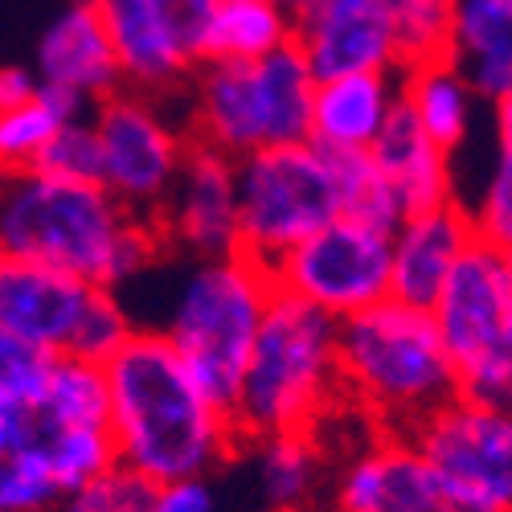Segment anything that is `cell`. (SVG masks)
<instances>
[{
    "mask_svg": "<svg viewBox=\"0 0 512 512\" xmlns=\"http://www.w3.org/2000/svg\"><path fill=\"white\" fill-rule=\"evenodd\" d=\"M447 58L480 103H512V0H451Z\"/></svg>",
    "mask_w": 512,
    "mask_h": 512,
    "instance_id": "44dd1931",
    "label": "cell"
},
{
    "mask_svg": "<svg viewBox=\"0 0 512 512\" xmlns=\"http://www.w3.org/2000/svg\"><path fill=\"white\" fill-rule=\"evenodd\" d=\"M0 324L46 357L74 353L87 361H103L136 328L119 291L5 250H0Z\"/></svg>",
    "mask_w": 512,
    "mask_h": 512,
    "instance_id": "9c48e42d",
    "label": "cell"
},
{
    "mask_svg": "<svg viewBox=\"0 0 512 512\" xmlns=\"http://www.w3.org/2000/svg\"><path fill=\"white\" fill-rule=\"evenodd\" d=\"M275 5L283 9V13H291V17H300V13H308L316 0H275Z\"/></svg>",
    "mask_w": 512,
    "mask_h": 512,
    "instance_id": "e575fe53",
    "label": "cell"
},
{
    "mask_svg": "<svg viewBox=\"0 0 512 512\" xmlns=\"http://www.w3.org/2000/svg\"><path fill=\"white\" fill-rule=\"evenodd\" d=\"M87 115L99 140V185L119 205L152 222L193 144L185 119L164 107V95H144L132 87L99 99Z\"/></svg>",
    "mask_w": 512,
    "mask_h": 512,
    "instance_id": "30bf717a",
    "label": "cell"
},
{
    "mask_svg": "<svg viewBox=\"0 0 512 512\" xmlns=\"http://www.w3.org/2000/svg\"><path fill=\"white\" fill-rule=\"evenodd\" d=\"M336 406H345L336 369V320L295 295L271 291L230 402L242 447L271 435H324Z\"/></svg>",
    "mask_w": 512,
    "mask_h": 512,
    "instance_id": "3957f363",
    "label": "cell"
},
{
    "mask_svg": "<svg viewBox=\"0 0 512 512\" xmlns=\"http://www.w3.org/2000/svg\"><path fill=\"white\" fill-rule=\"evenodd\" d=\"M472 238L476 226L459 197L422 213H406L390 234V295L414 308H431Z\"/></svg>",
    "mask_w": 512,
    "mask_h": 512,
    "instance_id": "e0dca14e",
    "label": "cell"
},
{
    "mask_svg": "<svg viewBox=\"0 0 512 512\" xmlns=\"http://www.w3.org/2000/svg\"><path fill=\"white\" fill-rule=\"evenodd\" d=\"M312 87L316 78L295 41L250 62H197L185 78V132L230 160L300 144L308 140Z\"/></svg>",
    "mask_w": 512,
    "mask_h": 512,
    "instance_id": "5b68a950",
    "label": "cell"
},
{
    "mask_svg": "<svg viewBox=\"0 0 512 512\" xmlns=\"http://www.w3.org/2000/svg\"><path fill=\"white\" fill-rule=\"evenodd\" d=\"M148 512H218L213 476H181V480L152 484Z\"/></svg>",
    "mask_w": 512,
    "mask_h": 512,
    "instance_id": "1f68e13d",
    "label": "cell"
},
{
    "mask_svg": "<svg viewBox=\"0 0 512 512\" xmlns=\"http://www.w3.org/2000/svg\"><path fill=\"white\" fill-rule=\"evenodd\" d=\"M336 369L345 406L361 410L373 431L406 435L459 390L431 312L394 295L336 320Z\"/></svg>",
    "mask_w": 512,
    "mask_h": 512,
    "instance_id": "277c9868",
    "label": "cell"
},
{
    "mask_svg": "<svg viewBox=\"0 0 512 512\" xmlns=\"http://www.w3.org/2000/svg\"><path fill=\"white\" fill-rule=\"evenodd\" d=\"M95 5L111 33L123 87L164 99L185 87V78L197 62L173 37V29L160 21L152 0H95Z\"/></svg>",
    "mask_w": 512,
    "mask_h": 512,
    "instance_id": "ac0fdd59",
    "label": "cell"
},
{
    "mask_svg": "<svg viewBox=\"0 0 512 512\" xmlns=\"http://www.w3.org/2000/svg\"><path fill=\"white\" fill-rule=\"evenodd\" d=\"M398 99L414 115V123L431 136L447 156H455L467 140H472L476 123V91L467 87V78L451 58H431L402 66L398 74Z\"/></svg>",
    "mask_w": 512,
    "mask_h": 512,
    "instance_id": "7402d4cb",
    "label": "cell"
},
{
    "mask_svg": "<svg viewBox=\"0 0 512 512\" xmlns=\"http://www.w3.org/2000/svg\"><path fill=\"white\" fill-rule=\"evenodd\" d=\"M213 5H218V0H152V9L160 13V21L168 29H173V37L181 46L193 54V62H197V33H201L205 17L213 13Z\"/></svg>",
    "mask_w": 512,
    "mask_h": 512,
    "instance_id": "d6a6232c",
    "label": "cell"
},
{
    "mask_svg": "<svg viewBox=\"0 0 512 512\" xmlns=\"http://www.w3.org/2000/svg\"><path fill=\"white\" fill-rule=\"evenodd\" d=\"M164 250H185L193 259H213L238 246L234 213V160L205 144H189L181 173L152 218Z\"/></svg>",
    "mask_w": 512,
    "mask_h": 512,
    "instance_id": "9a60e30c",
    "label": "cell"
},
{
    "mask_svg": "<svg viewBox=\"0 0 512 512\" xmlns=\"http://www.w3.org/2000/svg\"><path fill=\"white\" fill-rule=\"evenodd\" d=\"M33 74L41 87L74 95L87 111L123 87L111 33L95 0H66L54 13V21L37 37Z\"/></svg>",
    "mask_w": 512,
    "mask_h": 512,
    "instance_id": "2e32d148",
    "label": "cell"
},
{
    "mask_svg": "<svg viewBox=\"0 0 512 512\" xmlns=\"http://www.w3.org/2000/svg\"><path fill=\"white\" fill-rule=\"evenodd\" d=\"M115 467L144 484L213 476L238 459L234 418L185 369L160 328H132L99 361Z\"/></svg>",
    "mask_w": 512,
    "mask_h": 512,
    "instance_id": "6da1fadb",
    "label": "cell"
},
{
    "mask_svg": "<svg viewBox=\"0 0 512 512\" xmlns=\"http://www.w3.org/2000/svg\"><path fill=\"white\" fill-rule=\"evenodd\" d=\"M295 33V17L275 0H218L197 33V62H250Z\"/></svg>",
    "mask_w": 512,
    "mask_h": 512,
    "instance_id": "603a6c76",
    "label": "cell"
},
{
    "mask_svg": "<svg viewBox=\"0 0 512 512\" xmlns=\"http://www.w3.org/2000/svg\"><path fill=\"white\" fill-rule=\"evenodd\" d=\"M295 50L304 54L312 78L332 74H402L398 17L390 0H316L295 17Z\"/></svg>",
    "mask_w": 512,
    "mask_h": 512,
    "instance_id": "5bb4252c",
    "label": "cell"
},
{
    "mask_svg": "<svg viewBox=\"0 0 512 512\" xmlns=\"http://www.w3.org/2000/svg\"><path fill=\"white\" fill-rule=\"evenodd\" d=\"M259 455V492L267 512H308L328 480V447L320 435H271L250 443Z\"/></svg>",
    "mask_w": 512,
    "mask_h": 512,
    "instance_id": "cb8c5ba5",
    "label": "cell"
},
{
    "mask_svg": "<svg viewBox=\"0 0 512 512\" xmlns=\"http://www.w3.org/2000/svg\"><path fill=\"white\" fill-rule=\"evenodd\" d=\"M369 160L377 164L381 181L390 185L402 218L406 213H422V209H435L455 201V168L451 156L422 132L414 123V115L406 111V103L398 99L390 119L381 123L377 140L369 144Z\"/></svg>",
    "mask_w": 512,
    "mask_h": 512,
    "instance_id": "d6986e66",
    "label": "cell"
},
{
    "mask_svg": "<svg viewBox=\"0 0 512 512\" xmlns=\"http://www.w3.org/2000/svg\"><path fill=\"white\" fill-rule=\"evenodd\" d=\"M33 168H41L50 177H66V181H99V140H95L91 115L66 119L50 136V144L41 148Z\"/></svg>",
    "mask_w": 512,
    "mask_h": 512,
    "instance_id": "f1b7e54d",
    "label": "cell"
},
{
    "mask_svg": "<svg viewBox=\"0 0 512 512\" xmlns=\"http://www.w3.org/2000/svg\"><path fill=\"white\" fill-rule=\"evenodd\" d=\"M431 320L463 394H512V259L508 246L472 238L431 300Z\"/></svg>",
    "mask_w": 512,
    "mask_h": 512,
    "instance_id": "52a82bcc",
    "label": "cell"
},
{
    "mask_svg": "<svg viewBox=\"0 0 512 512\" xmlns=\"http://www.w3.org/2000/svg\"><path fill=\"white\" fill-rule=\"evenodd\" d=\"M37 95V74L33 66H0V111L29 103Z\"/></svg>",
    "mask_w": 512,
    "mask_h": 512,
    "instance_id": "836d02e7",
    "label": "cell"
},
{
    "mask_svg": "<svg viewBox=\"0 0 512 512\" xmlns=\"http://www.w3.org/2000/svg\"><path fill=\"white\" fill-rule=\"evenodd\" d=\"M78 115H87V107H82L74 95L41 87V82H37V95L29 103L5 107L0 111V177L33 168L41 148L50 144V136L66 119H78Z\"/></svg>",
    "mask_w": 512,
    "mask_h": 512,
    "instance_id": "d4e9b609",
    "label": "cell"
},
{
    "mask_svg": "<svg viewBox=\"0 0 512 512\" xmlns=\"http://www.w3.org/2000/svg\"><path fill=\"white\" fill-rule=\"evenodd\" d=\"M238 254L271 267L279 254L304 242L340 213L332 152L312 140L275 144L234 160Z\"/></svg>",
    "mask_w": 512,
    "mask_h": 512,
    "instance_id": "ba28073f",
    "label": "cell"
},
{
    "mask_svg": "<svg viewBox=\"0 0 512 512\" xmlns=\"http://www.w3.org/2000/svg\"><path fill=\"white\" fill-rule=\"evenodd\" d=\"M271 291L275 287L267 267L238 250L197 259L181 279L177 300L160 328L185 369L201 381V390L226 410L238 394Z\"/></svg>",
    "mask_w": 512,
    "mask_h": 512,
    "instance_id": "8992f818",
    "label": "cell"
},
{
    "mask_svg": "<svg viewBox=\"0 0 512 512\" xmlns=\"http://www.w3.org/2000/svg\"><path fill=\"white\" fill-rule=\"evenodd\" d=\"M50 357L21 340L13 328L0 324V402L5 398H25L37 390L41 373H46Z\"/></svg>",
    "mask_w": 512,
    "mask_h": 512,
    "instance_id": "4dcf8cb0",
    "label": "cell"
},
{
    "mask_svg": "<svg viewBox=\"0 0 512 512\" xmlns=\"http://www.w3.org/2000/svg\"><path fill=\"white\" fill-rule=\"evenodd\" d=\"M62 500L50 467L21 435L13 402H0V512H54Z\"/></svg>",
    "mask_w": 512,
    "mask_h": 512,
    "instance_id": "484cf974",
    "label": "cell"
},
{
    "mask_svg": "<svg viewBox=\"0 0 512 512\" xmlns=\"http://www.w3.org/2000/svg\"><path fill=\"white\" fill-rule=\"evenodd\" d=\"M394 103H398V74L361 70V74L316 78L308 140L324 152H369Z\"/></svg>",
    "mask_w": 512,
    "mask_h": 512,
    "instance_id": "ffe728a7",
    "label": "cell"
},
{
    "mask_svg": "<svg viewBox=\"0 0 512 512\" xmlns=\"http://www.w3.org/2000/svg\"><path fill=\"white\" fill-rule=\"evenodd\" d=\"M492 115H496V156L484 177L480 201L467 205V218H472L480 238L496 246H512V103L492 107Z\"/></svg>",
    "mask_w": 512,
    "mask_h": 512,
    "instance_id": "4316f807",
    "label": "cell"
},
{
    "mask_svg": "<svg viewBox=\"0 0 512 512\" xmlns=\"http://www.w3.org/2000/svg\"><path fill=\"white\" fill-rule=\"evenodd\" d=\"M0 250L111 291L168 254L156 226L99 181H66L41 168L0 177Z\"/></svg>",
    "mask_w": 512,
    "mask_h": 512,
    "instance_id": "7a4b0ae2",
    "label": "cell"
},
{
    "mask_svg": "<svg viewBox=\"0 0 512 512\" xmlns=\"http://www.w3.org/2000/svg\"><path fill=\"white\" fill-rule=\"evenodd\" d=\"M148 492H152V484L136 480L132 472H123V467H111L99 480L66 492L54 504V512H148Z\"/></svg>",
    "mask_w": 512,
    "mask_h": 512,
    "instance_id": "f546056e",
    "label": "cell"
},
{
    "mask_svg": "<svg viewBox=\"0 0 512 512\" xmlns=\"http://www.w3.org/2000/svg\"><path fill=\"white\" fill-rule=\"evenodd\" d=\"M332 168H336L340 213L361 218V222H373L381 230H394L402 222V209H398L390 185L381 181L369 152H332Z\"/></svg>",
    "mask_w": 512,
    "mask_h": 512,
    "instance_id": "83f0119b",
    "label": "cell"
},
{
    "mask_svg": "<svg viewBox=\"0 0 512 512\" xmlns=\"http://www.w3.org/2000/svg\"><path fill=\"white\" fill-rule=\"evenodd\" d=\"M390 234L394 230L336 213L328 226L287 246L267 267L271 287L332 320H345L390 295Z\"/></svg>",
    "mask_w": 512,
    "mask_h": 512,
    "instance_id": "8fae6325",
    "label": "cell"
},
{
    "mask_svg": "<svg viewBox=\"0 0 512 512\" xmlns=\"http://www.w3.org/2000/svg\"><path fill=\"white\" fill-rule=\"evenodd\" d=\"M406 439L439 472L472 488L476 496L512 508V418L508 402L455 390L431 414H422Z\"/></svg>",
    "mask_w": 512,
    "mask_h": 512,
    "instance_id": "4fadbf2b",
    "label": "cell"
},
{
    "mask_svg": "<svg viewBox=\"0 0 512 512\" xmlns=\"http://www.w3.org/2000/svg\"><path fill=\"white\" fill-rule=\"evenodd\" d=\"M328 512H512L463 488L402 431H373L332 472Z\"/></svg>",
    "mask_w": 512,
    "mask_h": 512,
    "instance_id": "7c38bea8",
    "label": "cell"
}]
</instances>
